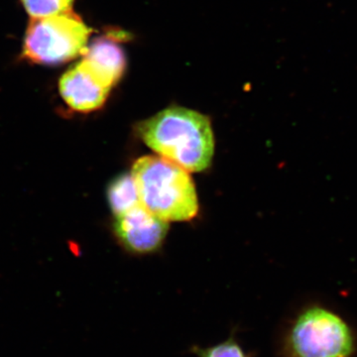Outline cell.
I'll return each mask as SVG.
<instances>
[{"label":"cell","mask_w":357,"mask_h":357,"mask_svg":"<svg viewBox=\"0 0 357 357\" xmlns=\"http://www.w3.org/2000/svg\"><path fill=\"white\" fill-rule=\"evenodd\" d=\"M91 29L72 10L32 18L26 30L23 56L37 64L59 65L84 55Z\"/></svg>","instance_id":"3"},{"label":"cell","mask_w":357,"mask_h":357,"mask_svg":"<svg viewBox=\"0 0 357 357\" xmlns=\"http://www.w3.org/2000/svg\"><path fill=\"white\" fill-rule=\"evenodd\" d=\"M292 344L299 357H347L354 351L347 326L321 307L307 310L300 317L294 326Z\"/></svg>","instance_id":"4"},{"label":"cell","mask_w":357,"mask_h":357,"mask_svg":"<svg viewBox=\"0 0 357 357\" xmlns=\"http://www.w3.org/2000/svg\"><path fill=\"white\" fill-rule=\"evenodd\" d=\"M206 357H244V356L236 344L227 342L211 349L206 352Z\"/></svg>","instance_id":"10"},{"label":"cell","mask_w":357,"mask_h":357,"mask_svg":"<svg viewBox=\"0 0 357 357\" xmlns=\"http://www.w3.org/2000/svg\"><path fill=\"white\" fill-rule=\"evenodd\" d=\"M21 2L32 18H43L70 10L74 0H21Z\"/></svg>","instance_id":"9"},{"label":"cell","mask_w":357,"mask_h":357,"mask_svg":"<svg viewBox=\"0 0 357 357\" xmlns=\"http://www.w3.org/2000/svg\"><path fill=\"white\" fill-rule=\"evenodd\" d=\"M141 204L166 222H187L199 210L196 188L187 170L160 156L141 157L131 171Z\"/></svg>","instance_id":"2"},{"label":"cell","mask_w":357,"mask_h":357,"mask_svg":"<svg viewBox=\"0 0 357 357\" xmlns=\"http://www.w3.org/2000/svg\"><path fill=\"white\" fill-rule=\"evenodd\" d=\"M115 230L124 245L135 252L146 253L163 243L168 231V222L140 204L116 217Z\"/></svg>","instance_id":"5"},{"label":"cell","mask_w":357,"mask_h":357,"mask_svg":"<svg viewBox=\"0 0 357 357\" xmlns=\"http://www.w3.org/2000/svg\"><path fill=\"white\" fill-rule=\"evenodd\" d=\"M82 63L107 88L112 89L123 76L126 57L117 40L96 39L86 48Z\"/></svg>","instance_id":"7"},{"label":"cell","mask_w":357,"mask_h":357,"mask_svg":"<svg viewBox=\"0 0 357 357\" xmlns=\"http://www.w3.org/2000/svg\"><path fill=\"white\" fill-rule=\"evenodd\" d=\"M110 89L98 79L79 61L70 67L59 81V93L73 112H96L107 102Z\"/></svg>","instance_id":"6"},{"label":"cell","mask_w":357,"mask_h":357,"mask_svg":"<svg viewBox=\"0 0 357 357\" xmlns=\"http://www.w3.org/2000/svg\"><path fill=\"white\" fill-rule=\"evenodd\" d=\"M141 139L162 158L188 172H201L211 165L215 137L210 119L195 110L171 107L142 122Z\"/></svg>","instance_id":"1"},{"label":"cell","mask_w":357,"mask_h":357,"mask_svg":"<svg viewBox=\"0 0 357 357\" xmlns=\"http://www.w3.org/2000/svg\"><path fill=\"white\" fill-rule=\"evenodd\" d=\"M112 213L116 217L128 213L141 204L137 188L131 174L115 178L107 191Z\"/></svg>","instance_id":"8"}]
</instances>
